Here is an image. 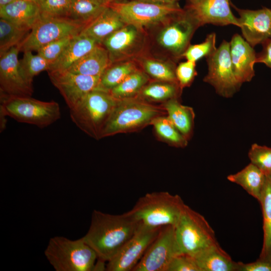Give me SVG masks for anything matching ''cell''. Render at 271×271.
<instances>
[{
  "label": "cell",
  "instance_id": "cell-1",
  "mask_svg": "<svg viewBox=\"0 0 271 271\" xmlns=\"http://www.w3.org/2000/svg\"><path fill=\"white\" fill-rule=\"evenodd\" d=\"M139 225L127 212L113 215L94 210L89 230L82 238L99 260L107 262L132 237Z\"/></svg>",
  "mask_w": 271,
  "mask_h": 271
},
{
  "label": "cell",
  "instance_id": "cell-2",
  "mask_svg": "<svg viewBox=\"0 0 271 271\" xmlns=\"http://www.w3.org/2000/svg\"><path fill=\"white\" fill-rule=\"evenodd\" d=\"M166 115L164 107L139 97L117 100L101 139L120 133L139 130L151 124L154 119Z\"/></svg>",
  "mask_w": 271,
  "mask_h": 271
},
{
  "label": "cell",
  "instance_id": "cell-3",
  "mask_svg": "<svg viewBox=\"0 0 271 271\" xmlns=\"http://www.w3.org/2000/svg\"><path fill=\"white\" fill-rule=\"evenodd\" d=\"M186 206L178 195L153 192L141 197L127 212L139 223L149 227L175 226Z\"/></svg>",
  "mask_w": 271,
  "mask_h": 271
},
{
  "label": "cell",
  "instance_id": "cell-4",
  "mask_svg": "<svg viewBox=\"0 0 271 271\" xmlns=\"http://www.w3.org/2000/svg\"><path fill=\"white\" fill-rule=\"evenodd\" d=\"M116 102L109 92L95 89L70 109V116L82 131L98 140Z\"/></svg>",
  "mask_w": 271,
  "mask_h": 271
},
{
  "label": "cell",
  "instance_id": "cell-5",
  "mask_svg": "<svg viewBox=\"0 0 271 271\" xmlns=\"http://www.w3.org/2000/svg\"><path fill=\"white\" fill-rule=\"evenodd\" d=\"M56 271H92L97 255L83 238L70 240L63 236L50 238L44 252Z\"/></svg>",
  "mask_w": 271,
  "mask_h": 271
},
{
  "label": "cell",
  "instance_id": "cell-6",
  "mask_svg": "<svg viewBox=\"0 0 271 271\" xmlns=\"http://www.w3.org/2000/svg\"><path fill=\"white\" fill-rule=\"evenodd\" d=\"M0 114L40 128L50 125L61 116L59 105L54 101H43L31 96L2 94H1Z\"/></svg>",
  "mask_w": 271,
  "mask_h": 271
},
{
  "label": "cell",
  "instance_id": "cell-7",
  "mask_svg": "<svg viewBox=\"0 0 271 271\" xmlns=\"http://www.w3.org/2000/svg\"><path fill=\"white\" fill-rule=\"evenodd\" d=\"M175 228L182 253L193 256L219 245L213 229L205 217L187 205Z\"/></svg>",
  "mask_w": 271,
  "mask_h": 271
},
{
  "label": "cell",
  "instance_id": "cell-8",
  "mask_svg": "<svg viewBox=\"0 0 271 271\" xmlns=\"http://www.w3.org/2000/svg\"><path fill=\"white\" fill-rule=\"evenodd\" d=\"M86 27L68 17L42 15L22 42L21 52L37 51L46 44L71 35H77Z\"/></svg>",
  "mask_w": 271,
  "mask_h": 271
},
{
  "label": "cell",
  "instance_id": "cell-9",
  "mask_svg": "<svg viewBox=\"0 0 271 271\" xmlns=\"http://www.w3.org/2000/svg\"><path fill=\"white\" fill-rule=\"evenodd\" d=\"M108 7L120 16L125 24L142 29L161 24L183 10L179 4L162 5L137 0L111 2Z\"/></svg>",
  "mask_w": 271,
  "mask_h": 271
},
{
  "label": "cell",
  "instance_id": "cell-10",
  "mask_svg": "<svg viewBox=\"0 0 271 271\" xmlns=\"http://www.w3.org/2000/svg\"><path fill=\"white\" fill-rule=\"evenodd\" d=\"M161 24L163 27L156 36L158 45L175 60L183 57L199 26L184 9Z\"/></svg>",
  "mask_w": 271,
  "mask_h": 271
},
{
  "label": "cell",
  "instance_id": "cell-11",
  "mask_svg": "<svg viewBox=\"0 0 271 271\" xmlns=\"http://www.w3.org/2000/svg\"><path fill=\"white\" fill-rule=\"evenodd\" d=\"M206 58L208 72L203 81L212 85L219 95L225 98L233 96L241 84L233 71L230 43L223 40L216 51Z\"/></svg>",
  "mask_w": 271,
  "mask_h": 271
},
{
  "label": "cell",
  "instance_id": "cell-12",
  "mask_svg": "<svg viewBox=\"0 0 271 271\" xmlns=\"http://www.w3.org/2000/svg\"><path fill=\"white\" fill-rule=\"evenodd\" d=\"M181 253L175 226H163L132 271H167L174 257Z\"/></svg>",
  "mask_w": 271,
  "mask_h": 271
},
{
  "label": "cell",
  "instance_id": "cell-13",
  "mask_svg": "<svg viewBox=\"0 0 271 271\" xmlns=\"http://www.w3.org/2000/svg\"><path fill=\"white\" fill-rule=\"evenodd\" d=\"M146 43L144 30L126 24L106 37L101 45L108 51L111 63L132 60L139 56Z\"/></svg>",
  "mask_w": 271,
  "mask_h": 271
},
{
  "label": "cell",
  "instance_id": "cell-14",
  "mask_svg": "<svg viewBox=\"0 0 271 271\" xmlns=\"http://www.w3.org/2000/svg\"><path fill=\"white\" fill-rule=\"evenodd\" d=\"M161 227H151L139 223L134 234L117 254L107 261L108 271H132Z\"/></svg>",
  "mask_w": 271,
  "mask_h": 271
},
{
  "label": "cell",
  "instance_id": "cell-15",
  "mask_svg": "<svg viewBox=\"0 0 271 271\" xmlns=\"http://www.w3.org/2000/svg\"><path fill=\"white\" fill-rule=\"evenodd\" d=\"M47 72L51 82L59 91L69 109L97 88L100 77L74 73L68 70Z\"/></svg>",
  "mask_w": 271,
  "mask_h": 271
},
{
  "label": "cell",
  "instance_id": "cell-16",
  "mask_svg": "<svg viewBox=\"0 0 271 271\" xmlns=\"http://www.w3.org/2000/svg\"><path fill=\"white\" fill-rule=\"evenodd\" d=\"M18 46L0 56L1 94L10 96L30 97L33 93L32 82L24 75L20 65Z\"/></svg>",
  "mask_w": 271,
  "mask_h": 271
},
{
  "label": "cell",
  "instance_id": "cell-17",
  "mask_svg": "<svg viewBox=\"0 0 271 271\" xmlns=\"http://www.w3.org/2000/svg\"><path fill=\"white\" fill-rule=\"evenodd\" d=\"M230 4L229 0H187L184 10L199 27L211 24L239 27L238 18L231 12Z\"/></svg>",
  "mask_w": 271,
  "mask_h": 271
},
{
  "label": "cell",
  "instance_id": "cell-18",
  "mask_svg": "<svg viewBox=\"0 0 271 271\" xmlns=\"http://www.w3.org/2000/svg\"><path fill=\"white\" fill-rule=\"evenodd\" d=\"M230 5L239 16L238 20L243 38L252 47L271 38L270 9L244 10Z\"/></svg>",
  "mask_w": 271,
  "mask_h": 271
},
{
  "label": "cell",
  "instance_id": "cell-19",
  "mask_svg": "<svg viewBox=\"0 0 271 271\" xmlns=\"http://www.w3.org/2000/svg\"><path fill=\"white\" fill-rule=\"evenodd\" d=\"M229 43L232 66L236 79L241 85L250 81L254 76L256 59L253 47L238 34L233 36Z\"/></svg>",
  "mask_w": 271,
  "mask_h": 271
},
{
  "label": "cell",
  "instance_id": "cell-20",
  "mask_svg": "<svg viewBox=\"0 0 271 271\" xmlns=\"http://www.w3.org/2000/svg\"><path fill=\"white\" fill-rule=\"evenodd\" d=\"M41 15L39 5L31 0H17L0 8V18L29 30Z\"/></svg>",
  "mask_w": 271,
  "mask_h": 271
},
{
  "label": "cell",
  "instance_id": "cell-21",
  "mask_svg": "<svg viewBox=\"0 0 271 271\" xmlns=\"http://www.w3.org/2000/svg\"><path fill=\"white\" fill-rule=\"evenodd\" d=\"M98 45L99 44L94 39L81 32L73 38L60 56L51 65L49 71L68 69Z\"/></svg>",
  "mask_w": 271,
  "mask_h": 271
},
{
  "label": "cell",
  "instance_id": "cell-22",
  "mask_svg": "<svg viewBox=\"0 0 271 271\" xmlns=\"http://www.w3.org/2000/svg\"><path fill=\"white\" fill-rule=\"evenodd\" d=\"M110 64L108 51L99 44L67 70L74 73L100 77Z\"/></svg>",
  "mask_w": 271,
  "mask_h": 271
},
{
  "label": "cell",
  "instance_id": "cell-23",
  "mask_svg": "<svg viewBox=\"0 0 271 271\" xmlns=\"http://www.w3.org/2000/svg\"><path fill=\"white\" fill-rule=\"evenodd\" d=\"M125 25L120 16L108 7L95 19L87 25L81 33L101 44L106 37Z\"/></svg>",
  "mask_w": 271,
  "mask_h": 271
},
{
  "label": "cell",
  "instance_id": "cell-24",
  "mask_svg": "<svg viewBox=\"0 0 271 271\" xmlns=\"http://www.w3.org/2000/svg\"><path fill=\"white\" fill-rule=\"evenodd\" d=\"M166 115L175 127L189 141L192 137L195 113L193 109L182 105L179 98L170 99L162 105Z\"/></svg>",
  "mask_w": 271,
  "mask_h": 271
},
{
  "label": "cell",
  "instance_id": "cell-25",
  "mask_svg": "<svg viewBox=\"0 0 271 271\" xmlns=\"http://www.w3.org/2000/svg\"><path fill=\"white\" fill-rule=\"evenodd\" d=\"M200 271H237V262L220 245L212 247L193 256Z\"/></svg>",
  "mask_w": 271,
  "mask_h": 271
},
{
  "label": "cell",
  "instance_id": "cell-26",
  "mask_svg": "<svg viewBox=\"0 0 271 271\" xmlns=\"http://www.w3.org/2000/svg\"><path fill=\"white\" fill-rule=\"evenodd\" d=\"M266 176L261 170L250 163L237 173L228 175L227 178L229 181L242 187L259 202Z\"/></svg>",
  "mask_w": 271,
  "mask_h": 271
},
{
  "label": "cell",
  "instance_id": "cell-27",
  "mask_svg": "<svg viewBox=\"0 0 271 271\" xmlns=\"http://www.w3.org/2000/svg\"><path fill=\"white\" fill-rule=\"evenodd\" d=\"M182 89L178 82L154 80L150 81L137 96L149 102H163L179 98Z\"/></svg>",
  "mask_w": 271,
  "mask_h": 271
},
{
  "label": "cell",
  "instance_id": "cell-28",
  "mask_svg": "<svg viewBox=\"0 0 271 271\" xmlns=\"http://www.w3.org/2000/svg\"><path fill=\"white\" fill-rule=\"evenodd\" d=\"M109 3L108 0H72L68 18L86 26L107 8Z\"/></svg>",
  "mask_w": 271,
  "mask_h": 271
},
{
  "label": "cell",
  "instance_id": "cell-29",
  "mask_svg": "<svg viewBox=\"0 0 271 271\" xmlns=\"http://www.w3.org/2000/svg\"><path fill=\"white\" fill-rule=\"evenodd\" d=\"M263 215V241L259 258L271 262V176L266 175L259 201Z\"/></svg>",
  "mask_w": 271,
  "mask_h": 271
},
{
  "label": "cell",
  "instance_id": "cell-30",
  "mask_svg": "<svg viewBox=\"0 0 271 271\" xmlns=\"http://www.w3.org/2000/svg\"><path fill=\"white\" fill-rule=\"evenodd\" d=\"M138 69L132 60L111 63L101 75L96 89L109 92Z\"/></svg>",
  "mask_w": 271,
  "mask_h": 271
},
{
  "label": "cell",
  "instance_id": "cell-31",
  "mask_svg": "<svg viewBox=\"0 0 271 271\" xmlns=\"http://www.w3.org/2000/svg\"><path fill=\"white\" fill-rule=\"evenodd\" d=\"M150 81V77L143 70L139 68L109 92L117 100L135 97Z\"/></svg>",
  "mask_w": 271,
  "mask_h": 271
},
{
  "label": "cell",
  "instance_id": "cell-32",
  "mask_svg": "<svg viewBox=\"0 0 271 271\" xmlns=\"http://www.w3.org/2000/svg\"><path fill=\"white\" fill-rule=\"evenodd\" d=\"M151 124L159 139L170 146L182 148L187 146L188 140L175 127L166 115L157 117Z\"/></svg>",
  "mask_w": 271,
  "mask_h": 271
},
{
  "label": "cell",
  "instance_id": "cell-33",
  "mask_svg": "<svg viewBox=\"0 0 271 271\" xmlns=\"http://www.w3.org/2000/svg\"><path fill=\"white\" fill-rule=\"evenodd\" d=\"M141 65L142 70L154 80L178 82L176 76L177 66L172 61L143 58Z\"/></svg>",
  "mask_w": 271,
  "mask_h": 271
},
{
  "label": "cell",
  "instance_id": "cell-34",
  "mask_svg": "<svg viewBox=\"0 0 271 271\" xmlns=\"http://www.w3.org/2000/svg\"><path fill=\"white\" fill-rule=\"evenodd\" d=\"M29 31L0 18V56L12 48L18 46Z\"/></svg>",
  "mask_w": 271,
  "mask_h": 271
},
{
  "label": "cell",
  "instance_id": "cell-35",
  "mask_svg": "<svg viewBox=\"0 0 271 271\" xmlns=\"http://www.w3.org/2000/svg\"><path fill=\"white\" fill-rule=\"evenodd\" d=\"M20 65L25 76L31 82L35 76L44 71H49L50 68L49 63L44 57L38 54H33L31 51L24 52Z\"/></svg>",
  "mask_w": 271,
  "mask_h": 271
},
{
  "label": "cell",
  "instance_id": "cell-36",
  "mask_svg": "<svg viewBox=\"0 0 271 271\" xmlns=\"http://www.w3.org/2000/svg\"><path fill=\"white\" fill-rule=\"evenodd\" d=\"M216 34L211 33L207 35L205 41L199 44L190 45L184 54L187 60L196 62L203 57H208L216 50Z\"/></svg>",
  "mask_w": 271,
  "mask_h": 271
},
{
  "label": "cell",
  "instance_id": "cell-37",
  "mask_svg": "<svg viewBox=\"0 0 271 271\" xmlns=\"http://www.w3.org/2000/svg\"><path fill=\"white\" fill-rule=\"evenodd\" d=\"M250 163L266 175L271 173V148L257 144L251 145L248 154Z\"/></svg>",
  "mask_w": 271,
  "mask_h": 271
},
{
  "label": "cell",
  "instance_id": "cell-38",
  "mask_svg": "<svg viewBox=\"0 0 271 271\" xmlns=\"http://www.w3.org/2000/svg\"><path fill=\"white\" fill-rule=\"evenodd\" d=\"M76 35H71L50 42L37 51V54L44 57L50 66L62 54Z\"/></svg>",
  "mask_w": 271,
  "mask_h": 271
},
{
  "label": "cell",
  "instance_id": "cell-39",
  "mask_svg": "<svg viewBox=\"0 0 271 271\" xmlns=\"http://www.w3.org/2000/svg\"><path fill=\"white\" fill-rule=\"evenodd\" d=\"M72 0H42L39 4L42 15L68 17Z\"/></svg>",
  "mask_w": 271,
  "mask_h": 271
},
{
  "label": "cell",
  "instance_id": "cell-40",
  "mask_svg": "<svg viewBox=\"0 0 271 271\" xmlns=\"http://www.w3.org/2000/svg\"><path fill=\"white\" fill-rule=\"evenodd\" d=\"M196 75V62L187 60L179 63L176 67L177 80L182 89L190 86Z\"/></svg>",
  "mask_w": 271,
  "mask_h": 271
},
{
  "label": "cell",
  "instance_id": "cell-41",
  "mask_svg": "<svg viewBox=\"0 0 271 271\" xmlns=\"http://www.w3.org/2000/svg\"><path fill=\"white\" fill-rule=\"evenodd\" d=\"M167 271H200L194 258L181 253L172 260Z\"/></svg>",
  "mask_w": 271,
  "mask_h": 271
},
{
  "label": "cell",
  "instance_id": "cell-42",
  "mask_svg": "<svg viewBox=\"0 0 271 271\" xmlns=\"http://www.w3.org/2000/svg\"><path fill=\"white\" fill-rule=\"evenodd\" d=\"M237 271H271V262L259 258L247 263L237 262Z\"/></svg>",
  "mask_w": 271,
  "mask_h": 271
},
{
  "label": "cell",
  "instance_id": "cell-43",
  "mask_svg": "<svg viewBox=\"0 0 271 271\" xmlns=\"http://www.w3.org/2000/svg\"><path fill=\"white\" fill-rule=\"evenodd\" d=\"M262 51L256 55V63H262L271 68V38L263 44Z\"/></svg>",
  "mask_w": 271,
  "mask_h": 271
},
{
  "label": "cell",
  "instance_id": "cell-44",
  "mask_svg": "<svg viewBox=\"0 0 271 271\" xmlns=\"http://www.w3.org/2000/svg\"><path fill=\"white\" fill-rule=\"evenodd\" d=\"M154 4L162 5H175L178 4L179 0H137Z\"/></svg>",
  "mask_w": 271,
  "mask_h": 271
},
{
  "label": "cell",
  "instance_id": "cell-45",
  "mask_svg": "<svg viewBox=\"0 0 271 271\" xmlns=\"http://www.w3.org/2000/svg\"><path fill=\"white\" fill-rule=\"evenodd\" d=\"M16 1L17 0H0V8H2Z\"/></svg>",
  "mask_w": 271,
  "mask_h": 271
},
{
  "label": "cell",
  "instance_id": "cell-46",
  "mask_svg": "<svg viewBox=\"0 0 271 271\" xmlns=\"http://www.w3.org/2000/svg\"><path fill=\"white\" fill-rule=\"evenodd\" d=\"M31 1L35 2L36 3L38 4L39 5V4L41 3L42 0H31Z\"/></svg>",
  "mask_w": 271,
  "mask_h": 271
},
{
  "label": "cell",
  "instance_id": "cell-47",
  "mask_svg": "<svg viewBox=\"0 0 271 271\" xmlns=\"http://www.w3.org/2000/svg\"><path fill=\"white\" fill-rule=\"evenodd\" d=\"M109 1L110 3H111V2H120V1H124V0H108Z\"/></svg>",
  "mask_w": 271,
  "mask_h": 271
},
{
  "label": "cell",
  "instance_id": "cell-48",
  "mask_svg": "<svg viewBox=\"0 0 271 271\" xmlns=\"http://www.w3.org/2000/svg\"><path fill=\"white\" fill-rule=\"evenodd\" d=\"M270 175V176H271V173L270 174V175Z\"/></svg>",
  "mask_w": 271,
  "mask_h": 271
}]
</instances>
